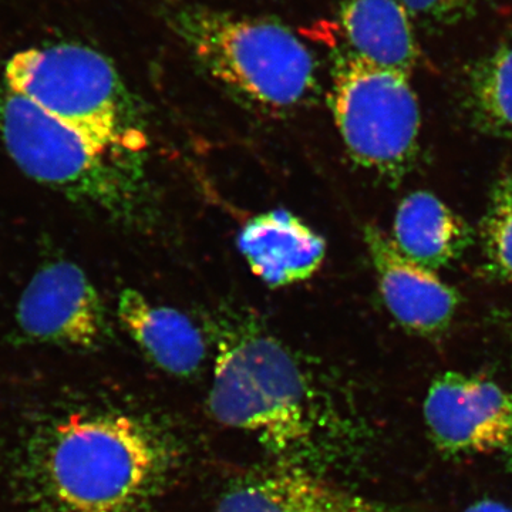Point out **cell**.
Returning <instances> with one entry per match:
<instances>
[{"instance_id":"6da1fadb","label":"cell","mask_w":512,"mask_h":512,"mask_svg":"<svg viewBox=\"0 0 512 512\" xmlns=\"http://www.w3.org/2000/svg\"><path fill=\"white\" fill-rule=\"evenodd\" d=\"M212 416L247 433L276 464L326 474L350 456L356 427L323 396L298 360L249 320L218 332Z\"/></svg>"},{"instance_id":"7a4b0ae2","label":"cell","mask_w":512,"mask_h":512,"mask_svg":"<svg viewBox=\"0 0 512 512\" xmlns=\"http://www.w3.org/2000/svg\"><path fill=\"white\" fill-rule=\"evenodd\" d=\"M170 467V451L147 424L77 413L37 431L23 477L37 512H147Z\"/></svg>"},{"instance_id":"3957f363","label":"cell","mask_w":512,"mask_h":512,"mask_svg":"<svg viewBox=\"0 0 512 512\" xmlns=\"http://www.w3.org/2000/svg\"><path fill=\"white\" fill-rule=\"evenodd\" d=\"M171 23L197 62L251 106L291 110L316 90L315 57L281 23L202 6H184Z\"/></svg>"},{"instance_id":"277c9868","label":"cell","mask_w":512,"mask_h":512,"mask_svg":"<svg viewBox=\"0 0 512 512\" xmlns=\"http://www.w3.org/2000/svg\"><path fill=\"white\" fill-rule=\"evenodd\" d=\"M5 83L10 92L104 150L137 156L146 146L119 73L90 47L23 50L6 64Z\"/></svg>"},{"instance_id":"5b68a950","label":"cell","mask_w":512,"mask_h":512,"mask_svg":"<svg viewBox=\"0 0 512 512\" xmlns=\"http://www.w3.org/2000/svg\"><path fill=\"white\" fill-rule=\"evenodd\" d=\"M0 134L9 156L32 180L114 217L133 210L134 157L104 150L6 89Z\"/></svg>"},{"instance_id":"8992f818","label":"cell","mask_w":512,"mask_h":512,"mask_svg":"<svg viewBox=\"0 0 512 512\" xmlns=\"http://www.w3.org/2000/svg\"><path fill=\"white\" fill-rule=\"evenodd\" d=\"M409 74L342 49L333 57L332 109L356 163L397 183L419 151V101Z\"/></svg>"},{"instance_id":"52a82bcc","label":"cell","mask_w":512,"mask_h":512,"mask_svg":"<svg viewBox=\"0 0 512 512\" xmlns=\"http://www.w3.org/2000/svg\"><path fill=\"white\" fill-rule=\"evenodd\" d=\"M16 325L30 342L76 349L94 348L109 330L99 292L70 261L37 269L20 296Z\"/></svg>"},{"instance_id":"ba28073f","label":"cell","mask_w":512,"mask_h":512,"mask_svg":"<svg viewBox=\"0 0 512 512\" xmlns=\"http://www.w3.org/2000/svg\"><path fill=\"white\" fill-rule=\"evenodd\" d=\"M424 419L434 446L447 456L507 450L512 394L483 377L448 372L431 383Z\"/></svg>"},{"instance_id":"9c48e42d","label":"cell","mask_w":512,"mask_h":512,"mask_svg":"<svg viewBox=\"0 0 512 512\" xmlns=\"http://www.w3.org/2000/svg\"><path fill=\"white\" fill-rule=\"evenodd\" d=\"M365 241L387 309L404 329L434 336L453 322L457 292L433 269L407 258L377 227H366Z\"/></svg>"},{"instance_id":"30bf717a","label":"cell","mask_w":512,"mask_h":512,"mask_svg":"<svg viewBox=\"0 0 512 512\" xmlns=\"http://www.w3.org/2000/svg\"><path fill=\"white\" fill-rule=\"evenodd\" d=\"M215 512H383L322 474L276 464L229 487Z\"/></svg>"},{"instance_id":"8fae6325","label":"cell","mask_w":512,"mask_h":512,"mask_svg":"<svg viewBox=\"0 0 512 512\" xmlns=\"http://www.w3.org/2000/svg\"><path fill=\"white\" fill-rule=\"evenodd\" d=\"M239 249L265 284L286 286L305 281L325 258V242L288 211H271L248 222Z\"/></svg>"},{"instance_id":"7c38bea8","label":"cell","mask_w":512,"mask_h":512,"mask_svg":"<svg viewBox=\"0 0 512 512\" xmlns=\"http://www.w3.org/2000/svg\"><path fill=\"white\" fill-rule=\"evenodd\" d=\"M119 318L143 352L171 375H194L207 359L204 333L177 309L154 305L126 289L119 299Z\"/></svg>"},{"instance_id":"4fadbf2b","label":"cell","mask_w":512,"mask_h":512,"mask_svg":"<svg viewBox=\"0 0 512 512\" xmlns=\"http://www.w3.org/2000/svg\"><path fill=\"white\" fill-rule=\"evenodd\" d=\"M339 16L350 52L410 76L420 52L402 0H339Z\"/></svg>"},{"instance_id":"5bb4252c","label":"cell","mask_w":512,"mask_h":512,"mask_svg":"<svg viewBox=\"0 0 512 512\" xmlns=\"http://www.w3.org/2000/svg\"><path fill=\"white\" fill-rule=\"evenodd\" d=\"M471 231L436 195H407L394 217L392 241L407 258L426 268H444L471 244Z\"/></svg>"},{"instance_id":"9a60e30c","label":"cell","mask_w":512,"mask_h":512,"mask_svg":"<svg viewBox=\"0 0 512 512\" xmlns=\"http://www.w3.org/2000/svg\"><path fill=\"white\" fill-rule=\"evenodd\" d=\"M467 107L478 128L512 143V45L498 47L470 67Z\"/></svg>"},{"instance_id":"2e32d148","label":"cell","mask_w":512,"mask_h":512,"mask_svg":"<svg viewBox=\"0 0 512 512\" xmlns=\"http://www.w3.org/2000/svg\"><path fill=\"white\" fill-rule=\"evenodd\" d=\"M481 239L488 271L512 281V175L498 178L481 222Z\"/></svg>"},{"instance_id":"e0dca14e","label":"cell","mask_w":512,"mask_h":512,"mask_svg":"<svg viewBox=\"0 0 512 512\" xmlns=\"http://www.w3.org/2000/svg\"><path fill=\"white\" fill-rule=\"evenodd\" d=\"M407 13L430 28L456 25L476 15L481 0H402Z\"/></svg>"},{"instance_id":"ac0fdd59","label":"cell","mask_w":512,"mask_h":512,"mask_svg":"<svg viewBox=\"0 0 512 512\" xmlns=\"http://www.w3.org/2000/svg\"><path fill=\"white\" fill-rule=\"evenodd\" d=\"M464 512H512L510 507L494 500H483L470 505Z\"/></svg>"},{"instance_id":"d6986e66","label":"cell","mask_w":512,"mask_h":512,"mask_svg":"<svg viewBox=\"0 0 512 512\" xmlns=\"http://www.w3.org/2000/svg\"><path fill=\"white\" fill-rule=\"evenodd\" d=\"M505 453L508 454V460H510V464L512 467V437H511L510 444H508L507 450H505Z\"/></svg>"}]
</instances>
